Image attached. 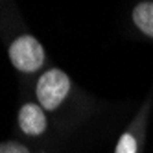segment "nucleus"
<instances>
[{
	"instance_id": "1",
	"label": "nucleus",
	"mask_w": 153,
	"mask_h": 153,
	"mask_svg": "<svg viewBox=\"0 0 153 153\" xmlns=\"http://www.w3.org/2000/svg\"><path fill=\"white\" fill-rule=\"evenodd\" d=\"M70 78L61 68H50L41 74L35 85V98L37 103L45 111H56L63 105L70 92Z\"/></svg>"
},
{
	"instance_id": "2",
	"label": "nucleus",
	"mask_w": 153,
	"mask_h": 153,
	"mask_svg": "<svg viewBox=\"0 0 153 153\" xmlns=\"http://www.w3.org/2000/svg\"><path fill=\"white\" fill-rule=\"evenodd\" d=\"M45 57L46 56L42 45L30 33L19 35L9 45V61L19 72L31 74L41 70L45 65Z\"/></svg>"
},
{
	"instance_id": "3",
	"label": "nucleus",
	"mask_w": 153,
	"mask_h": 153,
	"mask_svg": "<svg viewBox=\"0 0 153 153\" xmlns=\"http://www.w3.org/2000/svg\"><path fill=\"white\" fill-rule=\"evenodd\" d=\"M148 111H149V103L142 107V111L138 116L131 122V126L120 135L114 153H140L142 149V142H144V133H146V120H148Z\"/></svg>"
},
{
	"instance_id": "4",
	"label": "nucleus",
	"mask_w": 153,
	"mask_h": 153,
	"mask_svg": "<svg viewBox=\"0 0 153 153\" xmlns=\"http://www.w3.org/2000/svg\"><path fill=\"white\" fill-rule=\"evenodd\" d=\"M17 124L26 137H41L45 135V131L48 127V118H46L45 109L39 103L28 102L19 109Z\"/></svg>"
},
{
	"instance_id": "5",
	"label": "nucleus",
	"mask_w": 153,
	"mask_h": 153,
	"mask_svg": "<svg viewBox=\"0 0 153 153\" xmlns=\"http://www.w3.org/2000/svg\"><path fill=\"white\" fill-rule=\"evenodd\" d=\"M133 24L140 33L153 39V0H142L131 11Z\"/></svg>"
},
{
	"instance_id": "6",
	"label": "nucleus",
	"mask_w": 153,
	"mask_h": 153,
	"mask_svg": "<svg viewBox=\"0 0 153 153\" xmlns=\"http://www.w3.org/2000/svg\"><path fill=\"white\" fill-rule=\"evenodd\" d=\"M0 153H31V151L19 140H6L0 142Z\"/></svg>"
}]
</instances>
